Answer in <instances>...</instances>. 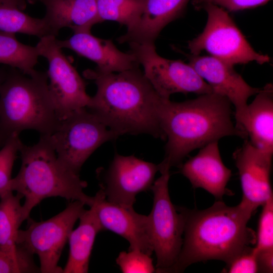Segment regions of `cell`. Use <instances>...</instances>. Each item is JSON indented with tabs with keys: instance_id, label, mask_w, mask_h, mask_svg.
Listing matches in <instances>:
<instances>
[{
	"instance_id": "obj_1",
	"label": "cell",
	"mask_w": 273,
	"mask_h": 273,
	"mask_svg": "<svg viewBox=\"0 0 273 273\" xmlns=\"http://www.w3.org/2000/svg\"><path fill=\"white\" fill-rule=\"evenodd\" d=\"M83 75L97 86L86 108L109 129L120 135L146 134L166 140L160 120L163 99L140 67L112 73L95 68Z\"/></svg>"
},
{
	"instance_id": "obj_2",
	"label": "cell",
	"mask_w": 273,
	"mask_h": 273,
	"mask_svg": "<svg viewBox=\"0 0 273 273\" xmlns=\"http://www.w3.org/2000/svg\"><path fill=\"white\" fill-rule=\"evenodd\" d=\"M177 207L184 219L183 244L167 272H181L193 263L208 260L227 264L255 243V233L247 226L254 211L241 202L229 206L217 200L201 210Z\"/></svg>"
},
{
	"instance_id": "obj_3",
	"label": "cell",
	"mask_w": 273,
	"mask_h": 273,
	"mask_svg": "<svg viewBox=\"0 0 273 273\" xmlns=\"http://www.w3.org/2000/svg\"><path fill=\"white\" fill-rule=\"evenodd\" d=\"M231 103L212 93L181 102L163 99L160 120L167 143L162 167L180 165L192 151L222 138L246 134L234 124Z\"/></svg>"
},
{
	"instance_id": "obj_4",
	"label": "cell",
	"mask_w": 273,
	"mask_h": 273,
	"mask_svg": "<svg viewBox=\"0 0 273 273\" xmlns=\"http://www.w3.org/2000/svg\"><path fill=\"white\" fill-rule=\"evenodd\" d=\"M38 141L31 146L22 142L19 153L21 167L12 178L10 189L25 198L22 205L24 220L29 218L31 210L42 200L60 197L79 201L90 207L94 196L86 195L87 185L77 174L59 160L51 144L50 135H39Z\"/></svg>"
},
{
	"instance_id": "obj_5",
	"label": "cell",
	"mask_w": 273,
	"mask_h": 273,
	"mask_svg": "<svg viewBox=\"0 0 273 273\" xmlns=\"http://www.w3.org/2000/svg\"><path fill=\"white\" fill-rule=\"evenodd\" d=\"M59 119L47 72L31 75L10 67L0 87V149L13 135L32 129L50 135Z\"/></svg>"
},
{
	"instance_id": "obj_6",
	"label": "cell",
	"mask_w": 273,
	"mask_h": 273,
	"mask_svg": "<svg viewBox=\"0 0 273 273\" xmlns=\"http://www.w3.org/2000/svg\"><path fill=\"white\" fill-rule=\"evenodd\" d=\"M119 136L84 107L59 119L50 140L60 161L79 174L83 164L97 149Z\"/></svg>"
},
{
	"instance_id": "obj_7",
	"label": "cell",
	"mask_w": 273,
	"mask_h": 273,
	"mask_svg": "<svg viewBox=\"0 0 273 273\" xmlns=\"http://www.w3.org/2000/svg\"><path fill=\"white\" fill-rule=\"evenodd\" d=\"M207 14L203 31L188 42L191 55H198L206 51L211 56L234 66L236 64L256 62L268 63L270 58L256 52L236 25L228 12L211 4L201 5Z\"/></svg>"
},
{
	"instance_id": "obj_8",
	"label": "cell",
	"mask_w": 273,
	"mask_h": 273,
	"mask_svg": "<svg viewBox=\"0 0 273 273\" xmlns=\"http://www.w3.org/2000/svg\"><path fill=\"white\" fill-rule=\"evenodd\" d=\"M170 169L160 170L161 176L154 181L151 211L148 215L153 251L157 263L156 272H167L175 263L183 241L184 219L181 212L172 203L168 182Z\"/></svg>"
},
{
	"instance_id": "obj_9",
	"label": "cell",
	"mask_w": 273,
	"mask_h": 273,
	"mask_svg": "<svg viewBox=\"0 0 273 273\" xmlns=\"http://www.w3.org/2000/svg\"><path fill=\"white\" fill-rule=\"evenodd\" d=\"M84 205L73 201L50 219L39 222L30 220L26 230H18L16 244L38 256L40 272H63L58 263L75 222L85 210Z\"/></svg>"
},
{
	"instance_id": "obj_10",
	"label": "cell",
	"mask_w": 273,
	"mask_h": 273,
	"mask_svg": "<svg viewBox=\"0 0 273 273\" xmlns=\"http://www.w3.org/2000/svg\"><path fill=\"white\" fill-rule=\"evenodd\" d=\"M130 51L143 68V72L153 88L164 99L175 93L199 95L213 93L210 85L189 63L163 58L155 43H128Z\"/></svg>"
},
{
	"instance_id": "obj_11",
	"label": "cell",
	"mask_w": 273,
	"mask_h": 273,
	"mask_svg": "<svg viewBox=\"0 0 273 273\" xmlns=\"http://www.w3.org/2000/svg\"><path fill=\"white\" fill-rule=\"evenodd\" d=\"M36 47L49 64V89L58 118L86 107L91 97L86 93L85 82L63 52L56 36L40 38Z\"/></svg>"
},
{
	"instance_id": "obj_12",
	"label": "cell",
	"mask_w": 273,
	"mask_h": 273,
	"mask_svg": "<svg viewBox=\"0 0 273 273\" xmlns=\"http://www.w3.org/2000/svg\"><path fill=\"white\" fill-rule=\"evenodd\" d=\"M158 171L159 164L116 153L107 169H97V177L108 201L129 208L138 194L151 189Z\"/></svg>"
},
{
	"instance_id": "obj_13",
	"label": "cell",
	"mask_w": 273,
	"mask_h": 273,
	"mask_svg": "<svg viewBox=\"0 0 273 273\" xmlns=\"http://www.w3.org/2000/svg\"><path fill=\"white\" fill-rule=\"evenodd\" d=\"M189 64L210 85L213 93L226 98L235 108L236 127L243 131L247 101L261 88L249 85L234 67L211 56L191 55ZM244 132V131H243Z\"/></svg>"
},
{
	"instance_id": "obj_14",
	"label": "cell",
	"mask_w": 273,
	"mask_h": 273,
	"mask_svg": "<svg viewBox=\"0 0 273 273\" xmlns=\"http://www.w3.org/2000/svg\"><path fill=\"white\" fill-rule=\"evenodd\" d=\"M272 153L258 149L248 140L233 153L241 187V202L254 211L272 196L270 173Z\"/></svg>"
},
{
	"instance_id": "obj_15",
	"label": "cell",
	"mask_w": 273,
	"mask_h": 273,
	"mask_svg": "<svg viewBox=\"0 0 273 273\" xmlns=\"http://www.w3.org/2000/svg\"><path fill=\"white\" fill-rule=\"evenodd\" d=\"M98 219L104 231H111L126 239L129 250H138L151 256L153 251L148 215L136 212L106 199L101 190L94 196Z\"/></svg>"
},
{
	"instance_id": "obj_16",
	"label": "cell",
	"mask_w": 273,
	"mask_h": 273,
	"mask_svg": "<svg viewBox=\"0 0 273 273\" xmlns=\"http://www.w3.org/2000/svg\"><path fill=\"white\" fill-rule=\"evenodd\" d=\"M180 172L189 179L194 189L202 188L222 201L225 195H231L226 185L231 170L223 163L218 141L201 148L199 153L181 165Z\"/></svg>"
},
{
	"instance_id": "obj_17",
	"label": "cell",
	"mask_w": 273,
	"mask_h": 273,
	"mask_svg": "<svg viewBox=\"0 0 273 273\" xmlns=\"http://www.w3.org/2000/svg\"><path fill=\"white\" fill-rule=\"evenodd\" d=\"M57 42L62 48L71 50L97 64L96 68L106 73L119 72L140 65L130 52L119 50L111 39L93 35L90 31L73 33L72 36Z\"/></svg>"
},
{
	"instance_id": "obj_18",
	"label": "cell",
	"mask_w": 273,
	"mask_h": 273,
	"mask_svg": "<svg viewBox=\"0 0 273 273\" xmlns=\"http://www.w3.org/2000/svg\"><path fill=\"white\" fill-rule=\"evenodd\" d=\"M191 0H143L135 22L118 38L119 43H155L162 29L184 13Z\"/></svg>"
},
{
	"instance_id": "obj_19",
	"label": "cell",
	"mask_w": 273,
	"mask_h": 273,
	"mask_svg": "<svg viewBox=\"0 0 273 273\" xmlns=\"http://www.w3.org/2000/svg\"><path fill=\"white\" fill-rule=\"evenodd\" d=\"M41 2L46 8L43 17L52 35L57 36L65 27L73 33L90 31L99 23L96 0H31Z\"/></svg>"
},
{
	"instance_id": "obj_20",
	"label": "cell",
	"mask_w": 273,
	"mask_h": 273,
	"mask_svg": "<svg viewBox=\"0 0 273 273\" xmlns=\"http://www.w3.org/2000/svg\"><path fill=\"white\" fill-rule=\"evenodd\" d=\"M248 105L242 128L256 148L273 153V86L261 88Z\"/></svg>"
},
{
	"instance_id": "obj_21",
	"label": "cell",
	"mask_w": 273,
	"mask_h": 273,
	"mask_svg": "<svg viewBox=\"0 0 273 273\" xmlns=\"http://www.w3.org/2000/svg\"><path fill=\"white\" fill-rule=\"evenodd\" d=\"M77 228L69 237V253L63 273H86L90 257L97 234L104 231L97 215L94 203L79 218Z\"/></svg>"
},
{
	"instance_id": "obj_22",
	"label": "cell",
	"mask_w": 273,
	"mask_h": 273,
	"mask_svg": "<svg viewBox=\"0 0 273 273\" xmlns=\"http://www.w3.org/2000/svg\"><path fill=\"white\" fill-rule=\"evenodd\" d=\"M20 1L0 2V31L33 35L39 38L51 34L42 18L31 17L23 12Z\"/></svg>"
},
{
	"instance_id": "obj_23",
	"label": "cell",
	"mask_w": 273,
	"mask_h": 273,
	"mask_svg": "<svg viewBox=\"0 0 273 273\" xmlns=\"http://www.w3.org/2000/svg\"><path fill=\"white\" fill-rule=\"evenodd\" d=\"M39 57L36 46L22 43L14 33L0 31V64L31 75L36 71Z\"/></svg>"
},
{
	"instance_id": "obj_24",
	"label": "cell",
	"mask_w": 273,
	"mask_h": 273,
	"mask_svg": "<svg viewBox=\"0 0 273 273\" xmlns=\"http://www.w3.org/2000/svg\"><path fill=\"white\" fill-rule=\"evenodd\" d=\"M255 243L253 250L257 257L259 272H272L273 195L262 205Z\"/></svg>"
},
{
	"instance_id": "obj_25",
	"label": "cell",
	"mask_w": 273,
	"mask_h": 273,
	"mask_svg": "<svg viewBox=\"0 0 273 273\" xmlns=\"http://www.w3.org/2000/svg\"><path fill=\"white\" fill-rule=\"evenodd\" d=\"M19 194L13 192L0 198V247L6 249L17 247L19 228L24 221Z\"/></svg>"
},
{
	"instance_id": "obj_26",
	"label": "cell",
	"mask_w": 273,
	"mask_h": 273,
	"mask_svg": "<svg viewBox=\"0 0 273 273\" xmlns=\"http://www.w3.org/2000/svg\"><path fill=\"white\" fill-rule=\"evenodd\" d=\"M99 23L113 21L127 28L140 17L143 0H96Z\"/></svg>"
},
{
	"instance_id": "obj_27",
	"label": "cell",
	"mask_w": 273,
	"mask_h": 273,
	"mask_svg": "<svg viewBox=\"0 0 273 273\" xmlns=\"http://www.w3.org/2000/svg\"><path fill=\"white\" fill-rule=\"evenodd\" d=\"M33 254L23 247L6 249L0 247V273L40 272Z\"/></svg>"
},
{
	"instance_id": "obj_28",
	"label": "cell",
	"mask_w": 273,
	"mask_h": 273,
	"mask_svg": "<svg viewBox=\"0 0 273 273\" xmlns=\"http://www.w3.org/2000/svg\"><path fill=\"white\" fill-rule=\"evenodd\" d=\"M22 142L19 135L14 134L0 149V198L13 192L10 189L12 171Z\"/></svg>"
},
{
	"instance_id": "obj_29",
	"label": "cell",
	"mask_w": 273,
	"mask_h": 273,
	"mask_svg": "<svg viewBox=\"0 0 273 273\" xmlns=\"http://www.w3.org/2000/svg\"><path fill=\"white\" fill-rule=\"evenodd\" d=\"M151 256L138 250L122 251L116 262L123 273H152L156 272Z\"/></svg>"
},
{
	"instance_id": "obj_30",
	"label": "cell",
	"mask_w": 273,
	"mask_h": 273,
	"mask_svg": "<svg viewBox=\"0 0 273 273\" xmlns=\"http://www.w3.org/2000/svg\"><path fill=\"white\" fill-rule=\"evenodd\" d=\"M223 272L256 273L259 272L257 257L253 248L249 247L227 263Z\"/></svg>"
},
{
	"instance_id": "obj_31",
	"label": "cell",
	"mask_w": 273,
	"mask_h": 273,
	"mask_svg": "<svg viewBox=\"0 0 273 273\" xmlns=\"http://www.w3.org/2000/svg\"><path fill=\"white\" fill-rule=\"evenodd\" d=\"M271 0H192L194 8L198 10L202 5L211 4L220 7L228 12H236L256 8Z\"/></svg>"
},
{
	"instance_id": "obj_32",
	"label": "cell",
	"mask_w": 273,
	"mask_h": 273,
	"mask_svg": "<svg viewBox=\"0 0 273 273\" xmlns=\"http://www.w3.org/2000/svg\"><path fill=\"white\" fill-rule=\"evenodd\" d=\"M7 69L5 68H0V87L5 77Z\"/></svg>"
},
{
	"instance_id": "obj_33",
	"label": "cell",
	"mask_w": 273,
	"mask_h": 273,
	"mask_svg": "<svg viewBox=\"0 0 273 273\" xmlns=\"http://www.w3.org/2000/svg\"><path fill=\"white\" fill-rule=\"evenodd\" d=\"M12 1V0H0V2H1V1ZM15 1H22V0H15Z\"/></svg>"
}]
</instances>
